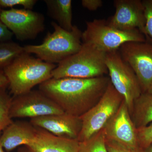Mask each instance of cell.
<instances>
[{
  "instance_id": "obj_20",
  "label": "cell",
  "mask_w": 152,
  "mask_h": 152,
  "mask_svg": "<svg viewBox=\"0 0 152 152\" xmlns=\"http://www.w3.org/2000/svg\"><path fill=\"white\" fill-rule=\"evenodd\" d=\"M79 152H109L106 148L103 130L88 140L80 142Z\"/></svg>"
},
{
  "instance_id": "obj_19",
  "label": "cell",
  "mask_w": 152,
  "mask_h": 152,
  "mask_svg": "<svg viewBox=\"0 0 152 152\" xmlns=\"http://www.w3.org/2000/svg\"><path fill=\"white\" fill-rule=\"evenodd\" d=\"M12 98L7 87L0 88V134L13 122L10 115Z\"/></svg>"
},
{
  "instance_id": "obj_27",
  "label": "cell",
  "mask_w": 152,
  "mask_h": 152,
  "mask_svg": "<svg viewBox=\"0 0 152 152\" xmlns=\"http://www.w3.org/2000/svg\"><path fill=\"white\" fill-rule=\"evenodd\" d=\"M9 82L2 69H0V88L8 86Z\"/></svg>"
},
{
  "instance_id": "obj_9",
  "label": "cell",
  "mask_w": 152,
  "mask_h": 152,
  "mask_svg": "<svg viewBox=\"0 0 152 152\" xmlns=\"http://www.w3.org/2000/svg\"><path fill=\"white\" fill-rule=\"evenodd\" d=\"M64 113L51 99L39 90H33L12 98L10 115L13 118L37 117Z\"/></svg>"
},
{
  "instance_id": "obj_4",
  "label": "cell",
  "mask_w": 152,
  "mask_h": 152,
  "mask_svg": "<svg viewBox=\"0 0 152 152\" xmlns=\"http://www.w3.org/2000/svg\"><path fill=\"white\" fill-rule=\"evenodd\" d=\"M107 53L89 44L83 43L78 53L60 63L52 72V78L90 79L108 74Z\"/></svg>"
},
{
  "instance_id": "obj_24",
  "label": "cell",
  "mask_w": 152,
  "mask_h": 152,
  "mask_svg": "<svg viewBox=\"0 0 152 152\" xmlns=\"http://www.w3.org/2000/svg\"><path fill=\"white\" fill-rule=\"evenodd\" d=\"M105 144L106 148L109 152H139L140 150L138 151L132 150L117 142L106 139Z\"/></svg>"
},
{
  "instance_id": "obj_29",
  "label": "cell",
  "mask_w": 152,
  "mask_h": 152,
  "mask_svg": "<svg viewBox=\"0 0 152 152\" xmlns=\"http://www.w3.org/2000/svg\"><path fill=\"white\" fill-rule=\"evenodd\" d=\"M18 152H31L27 147H24L20 148L19 149Z\"/></svg>"
},
{
  "instance_id": "obj_5",
  "label": "cell",
  "mask_w": 152,
  "mask_h": 152,
  "mask_svg": "<svg viewBox=\"0 0 152 152\" xmlns=\"http://www.w3.org/2000/svg\"><path fill=\"white\" fill-rule=\"evenodd\" d=\"M82 40L83 43L92 45L106 53L118 50L128 42H147L145 37L138 30L122 31L101 19L86 22V28L82 32Z\"/></svg>"
},
{
  "instance_id": "obj_17",
  "label": "cell",
  "mask_w": 152,
  "mask_h": 152,
  "mask_svg": "<svg viewBox=\"0 0 152 152\" xmlns=\"http://www.w3.org/2000/svg\"><path fill=\"white\" fill-rule=\"evenodd\" d=\"M131 118L137 129L145 126L152 122V95L142 93L134 101Z\"/></svg>"
},
{
  "instance_id": "obj_22",
  "label": "cell",
  "mask_w": 152,
  "mask_h": 152,
  "mask_svg": "<svg viewBox=\"0 0 152 152\" xmlns=\"http://www.w3.org/2000/svg\"><path fill=\"white\" fill-rule=\"evenodd\" d=\"M145 18V30L147 34L152 41V0L142 1Z\"/></svg>"
},
{
  "instance_id": "obj_6",
  "label": "cell",
  "mask_w": 152,
  "mask_h": 152,
  "mask_svg": "<svg viewBox=\"0 0 152 152\" xmlns=\"http://www.w3.org/2000/svg\"><path fill=\"white\" fill-rule=\"evenodd\" d=\"M124 101L122 96L110 82L105 92L97 103L80 117L83 126L78 141L87 140L102 130L118 111Z\"/></svg>"
},
{
  "instance_id": "obj_10",
  "label": "cell",
  "mask_w": 152,
  "mask_h": 152,
  "mask_svg": "<svg viewBox=\"0 0 152 152\" xmlns=\"http://www.w3.org/2000/svg\"><path fill=\"white\" fill-rule=\"evenodd\" d=\"M0 19L19 41L34 39L45 29L43 15L31 10H2Z\"/></svg>"
},
{
  "instance_id": "obj_3",
  "label": "cell",
  "mask_w": 152,
  "mask_h": 152,
  "mask_svg": "<svg viewBox=\"0 0 152 152\" xmlns=\"http://www.w3.org/2000/svg\"><path fill=\"white\" fill-rule=\"evenodd\" d=\"M54 30L48 32L39 45H27L24 51L34 54L45 62L58 64L80 50L82 47V32L74 26L71 31L61 28L57 23H51Z\"/></svg>"
},
{
  "instance_id": "obj_18",
  "label": "cell",
  "mask_w": 152,
  "mask_h": 152,
  "mask_svg": "<svg viewBox=\"0 0 152 152\" xmlns=\"http://www.w3.org/2000/svg\"><path fill=\"white\" fill-rule=\"evenodd\" d=\"M24 47L9 41L0 43V69H4L24 53Z\"/></svg>"
},
{
  "instance_id": "obj_28",
  "label": "cell",
  "mask_w": 152,
  "mask_h": 152,
  "mask_svg": "<svg viewBox=\"0 0 152 152\" xmlns=\"http://www.w3.org/2000/svg\"><path fill=\"white\" fill-rule=\"evenodd\" d=\"M143 152H152V142L145 148L142 150Z\"/></svg>"
},
{
  "instance_id": "obj_16",
  "label": "cell",
  "mask_w": 152,
  "mask_h": 152,
  "mask_svg": "<svg viewBox=\"0 0 152 152\" xmlns=\"http://www.w3.org/2000/svg\"><path fill=\"white\" fill-rule=\"evenodd\" d=\"M49 15L64 29L71 31L72 25V0H45Z\"/></svg>"
},
{
  "instance_id": "obj_7",
  "label": "cell",
  "mask_w": 152,
  "mask_h": 152,
  "mask_svg": "<svg viewBox=\"0 0 152 152\" xmlns=\"http://www.w3.org/2000/svg\"><path fill=\"white\" fill-rule=\"evenodd\" d=\"M105 63L111 83L124 98L131 116L134 102L142 93L137 76L118 50L107 53Z\"/></svg>"
},
{
  "instance_id": "obj_8",
  "label": "cell",
  "mask_w": 152,
  "mask_h": 152,
  "mask_svg": "<svg viewBox=\"0 0 152 152\" xmlns=\"http://www.w3.org/2000/svg\"><path fill=\"white\" fill-rule=\"evenodd\" d=\"M118 50L135 74L142 92H147L152 86V43L128 42Z\"/></svg>"
},
{
  "instance_id": "obj_11",
  "label": "cell",
  "mask_w": 152,
  "mask_h": 152,
  "mask_svg": "<svg viewBox=\"0 0 152 152\" xmlns=\"http://www.w3.org/2000/svg\"><path fill=\"white\" fill-rule=\"evenodd\" d=\"M115 14L108 20L110 26L122 31L137 29L145 37L147 42L152 41L147 35L145 18L142 1L115 0Z\"/></svg>"
},
{
  "instance_id": "obj_25",
  "label": "cell",
  "mask_w": 152,
  "mask_h": 152,
  "mask_svg": "<svg viewBox=\"0 0 152 152\" xmlns=\"http://www.w3.org/2000/svg\"><path fill=\"white\" fill-rule=\"evenodd\" d=\"M13 35L0 19V43L11 41Z\"/></svg>"
},
{
  "instance_id": "obj_15",
  "label": "cell",
  "mask_w": 152,
  "mask_h": 152,
  "mask_svg": "<svg viewBox=\"0 0 152 152\" xmlns=\"http://www.w3.org/2000/svg\"><path fill=\"white\" fill-rule=\"evenodd\" d=\"M37 127L30 122H13L3 131L0 143L7 152H10L20 146L27 145L37 133Z\"/></svg>"
},
{
  "instance_id": "obj_31",
  "label": "cell",
  "mask_w": 152,
  "mask_h": 152,
  "mask_svg": "<svg viewBox=\"0 0 152 152\" xmlns=\"http://www.w3.org/2000/svg\"><path fill=\"white\" fill-rule=\"evenodd\" d=\"M3 149H4V148H3L2 146L0 143V152H4Z\"/></svg>"
},
{
  "instance_id": "obj_23",
  "label": "cell",
  "mask_w": 152,
  "mask_h": 152,
  "mask_svg": "<svg viewBox=\"0 0 152 152\" xmlns=\"http://www.w3.org/2000/svg\"><path fill=\"white\" fill-rule=\"evenodd\" d=\"M37 2V0H0V7L6 8L22 6L26 10H32Z\"/></svg>"
},
{
  "instance_id": "obj_32",
  "label": "cell",
  "mask_w": 152,
  "mask_h": 152,
  "mask_svg": "<svg viewBox=\"0 0 152 152\" xmlns=\"http://www.w3.org/2000/svg\"><path fill=\"white\" fill-rule=\"evenodd\" d=\"M139 152H143V151L141 149H140Z\"/></svg>"
},
{
  "instance_id": "obj_14",
  "label": "cell",
  "mask_w": 152,
  "mask_h": 152,
  "mask_svg": "<svg viewBox=\"0 0 152 152\" xmlns=\"http://www.w3.org/2000/svg\"><path fill=\"white\" fill-rule=\"evenodd\" d=\"M37 129L35 137L26 146L31 152H79L80 142L77 140L62 138L41 128Z\"/></svg>"
},
{
  "instance_id": "obj_2",
  "label": "cell",
  "mask_w": 152,
  "mask_h": 152,
  "mask_svg": "<svg viewBox=\"0 0 152 152\" xmlns=\"http://www.w3.org/2000/svg\"><path fill=\"white\" fill-rule=\"evenodd\" d=\"M57 66L45 62L24 52L3 69L13 96L28 92L37 85L52 78Z\"/></svg>"
},
{
  "instance_id": "obj_30",
  "label": "cell",
  "mask_w": 152,
  "mask_h": 152,
  "mask_svg": "<svg viewBox=\"0 0 152 152\" xmlns=\"http://www.w3.org/2000/svg\"><path fill=\"white\" fill-rule=\"evenodd\" d=\"M147 92L149 93L150 94L152 95V86H151V87L149 89V90H148V91Z\"/></svg>"
},
{
  "instance_id": "obj_33",
  "label": "cell",
  "mask_w": 152,
  "mask_h": 152,
  "mask_svg": "<svg viewBox=\"0 0 152 152\" xmlns=\"http://www.w3.org/2000/svg\"><path fill=\"white\" fill-rule=\"evenodd\" d=\"M2 10V9H1V7H0V15H1V12Z\"/></svg>"
},
{
  "instance_id": "obj_26",
  "label": "cell",
  "mask_w": 152,
  "mask_h": 152,
  "mask_svg": "<svg viewBox=\"0 0 152 152\" xmlns=\"http://www.w3.org/2000/svg\"><path fill=\"white\" fill-rule=\"evenodd\" d=\"M82 6L90 11H96L103 5L102 0H82Z\"/></svg>"
},
{
  "instance_id": "obj_12",
  "label": "cell",
  "mask_w": 152,
  "mask_h": 152,
  "mask_svg": "<svg viewBox=\"0 0 152 152\" xmlns=\"http://www.w3.org/2000/svg\"><path fill=\"white\" fill-rule=\"evenodd\" d=\"M103 130L107 140L117 142L132 150L138 151L140 149L138 142L137 129L124 101Z\"/></svg>"
},
{
  "instance_id": "obj_21",
  "label": "cell",
  "mask_w": 152,
  "mask_h": 152,
  "mask_svg": "<svg viewBox=\"0 0 152 152\" xmlns=\"http://www.w3.org/2000/svg\"><path fill=\"white\" fill-rule=\"evenodd\" d=\"M137 136L139 147L142 150L152 142V122L145 126L137 129Z\"/></svg>"
},
{
  "instance_id": "obj_13",
  "label": "cell",
  "mask_w": 152,
  "mask_h": 152,
  "mask_svg": "<svg viewBox=\"0 0 152 152\" xmlns=\"http://www.w3.org/2000/svg\"><path fill=\"white\" fill-rule=\"evenodd\" d=\"M30 122L57 137L77 140L83 126L80 117L65 113L33 118Z\"/></svg>"
},
{
  "instance_id": "obj_1",
  "label": "cell",
  "mask_w": 152,
  "mask_h": 152,
  "mask_svg": "<svg viewBox=\"0 0 152 152\" xmlns=\"http://www.w3.org/2000/svg\"><path fill=\"white\" fill-rule=\"evenodd\" d=\"M110 82L107 76L90 79L52 78L39 85V90L64 113L81 117L97 103Z\"/></svg>"
}]
</instances>
